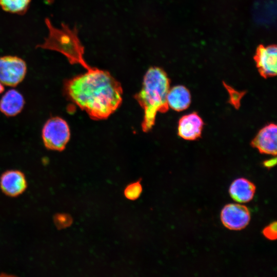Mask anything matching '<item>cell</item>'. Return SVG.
<instances>
[{"instance_id": "obj_4", "label": "cell", "mask_w": 277, "mask_h": 277, "mask_svg": "<svg viewBox=\"0 0 277 277\" xmlns=\"http://www.w3.org/2000/svg\"><path fill=\"white\" fill-rule=\"evenodd\" d=\"M42 137L45 147L51 150L61 151L65 149L70 138L67 122L59 116L49 118L44 124Z\"/></svg>"}, {"instance_id": "obj_6", "label": "cell", "mask_w": 277, "mask_h": 277, "mask_svg": "<svg viewBox=\"0 0 277 277\" xmlns=\"http://www.w3.org/2000/svg\"><path fill=\"white\" fill-rule=\"evenodd\" d=\"M223 224L230 230H239L245 228L250 220V213L246 206L239 204H229L221 211Z\"/></svg>"}, {"instance_id": "obj_8", "label": "cell", "mask_w": 277, "mask_h": 277, "mask_svg": "<svg viewBox=\"0 0 277 277\" xmlns=\"http://www.w3.org/2000/svg\"><path fill=\"white\" fill-rule=\"evenodd\" d=\"M277 128L270 124L262 128L251 142L252 146L260 153L275 155L277 150Z\"/></svg>"}, {"instance_id": "obj_1", "label": "cell", "mask_w": 277, "mask_h": 277, "mask_svg": "<svg viewBox=\"0 0 277 277\" xmlns=\"http://www.w3.org/2000/svg\"><path fill=\"white\" fill-rule=\"evenodd\" d=\"M87 70L65 81V93L91 118L106 119L122 103L121 85L107 71L92 67Z\"/></svg>"}, {"instance_id": "obj_3", "label": "cell", "mask_w": 277, "mask_h": 277, "mask_svg": "<svg viewBox=\"0 0 277 277\" xmlns=\"http://www.w3.org/2000/svg\"><path fill=\"white\" fill-rule=\"evenodd\" d=\"M45 23L49 30L48 35L37 48L57 51L64 55L71 64H80L86 70L91 68L84 57V47L76 28L71 29L63 24L61 28H57L48 18Z\"/></svg>"}, {"instance_id": "obj_7", "label": "cell", "mask_w": 277, "mask_h": 277, "mask_svg": "<svg viewBox=\"0 0 277 277\" xmlns=\"http://www.w3.org/2000/svg\"><path fill=\"white\" fill-rule=\"evenodd\" d=\"M27 187L23 172L17 170L5 171L0 177V188L4 193L10 197L22 194Z\"/></svg>"}, {"instance_id": "obj_18", "label": "cell", "mask_w": 277, "mask_h": 277, "mask_svg": "<svg viewBox=\"0 0 277 277\" xmlns=\"http://www.w3.org/2000/svg\"><path fill=\"white\" fill-rule=\"evenodd\" d=\"M276 163V159H273L269 160H267L264 163V165L266 167L269 168L275 165Z\"/></svg>"}, {"instance_id": "obj_19", "label": "cell", "mask_w": 277, "mask_h": 277, "mask_svg": "<svg viewBox=\"0 0 277 277\" xmlns=\"http://www.w3.org/2000/svg\"><path fill=\"white\" fill-rule=\"evenodd\" d=\"M4 91V85L0 82V94Z\"/></svg>"}, {"instance_id": "obj_10", "label": "cell", "mask_w": 277, "mask_h": 277, "mask_svg": "<svg viewBox=\"0 0 277 277\" xmlns=\"http://www.w3.org/2000/svg\"><path fill=\"white\" fill-rule=\"evenodd\" d=\"M204 123L201 117L195 112L183 116L178 124V134L186 140H194L202 133Z\"/></svg>"}, {"instance_id": "obj_16", "label": "cell", "mask_w": 277, "mask_h": 277, "mask_svg": "<svg viewBox=\"0 0 277 277\" xmlns=\"http://www.w3.org/2000/svg\"><path fill=\"white\" fill-rule=\"evenodd\" d=\"M263 235L270 240H275L276 239V222H274L264 228L263 231Z\"/></svg>"}, {"instance_id": "obj_15", "label": "cell", "mask_w": 277, "mask_h": 277, "mask_svg": "<svg viewBox=\"0 0 277 277\" xmlns=\"http://www.w3.org/2000/svg\"><path fill=\"white\" fill-rule=\"evenodd\" d=\"M142 192V186L140 181L128 184L124 190L126 198L134 201L137 199Z\"/></svg>"}, {"instance_id": "obj_13", "label": "cell", "mask_w": 277, "mask_h": 277, "mask_svg": "<svg viewBox=\"0 0 277 277\" xmlns=\"http://www.w3.org/2000/svg\"><path fill=\"white\" fill-rule=\"evenodd\" d=\"M167 102L169 108L177 111L186 109L191 103V94L184 86L173 87L168 92Z\"/></svg>"}, {"instance_id": "obj_17", "label": "cell", "mask_w": 277, "mask_h": 277, "mask_svg": "<svg viewBox=\"0 0 277 277\" xmlns=\"http://www.w3.org/2000/svg\"><path fill=\"white\" fill-rule=\"evenodd\" d=\"M54 221L56 225L60 228L67 227L71 224L72 222L70 216L64 214L56 215Z\"/></svg>"}, {"instance_id": "obj_9", "label": "cell", "mask_w": 277, "mask_h": 277, "mask_svg": "<svg viewBox=\"0 0 277 277\" xmlns=\"http://www.w3.org/2000/svg\"><path fill=\"white\" fill-rule=\"evenodd\" d=\"M255 61L259 70L264 77L275 76L277 71V50L275 46H268L260 48Z\"/></svg>"}, {"instance_id": "obj_12", "label": "cell", "mask_w": 277, "mask_h": 277, "mask_svg": "<svg viewBox=\"0 0 277 277\" xmlns=\"http://www.w3.org/2000/svg\"><path fill=\"white\" fill-rule=\"evenodd\" d=\"M255 192V186L253 183L245 178L235 180L231 184L229 189L232 199L239 203H247L251 201Z\"/></svg>"}, {"instance_id": "obj_5", "label": "cell", "mask_w": 277, "mask_h": 277, "mask_svg": "<svg viewBox=\"0 0 277 277\" xmlns=\"http://www.w3.org/2000/svg\"><path fill=\"white\" fill-rule=\"evenodd\" d=\"M27 65L16 56L6 55L0 57V82L6 86L15 87L24 79Z\"/></svg>"}, {"instance_id": "obj_2", "label": "cell", "mask_w": 277, "mask_h": 277, "mask_svg": "<svg viewBox=\"0 0 277 277\" xmlns=\"http://www.w3.org/2000/svg\"><path fill=\"white\" fill-rule=\"evenodd\" d=\"M169 89V79L162 69L152 67L148 69L144 76L142 89L134 96L144 110L142 123L144 132L151 129L157 112L168 111L167 96Z\"/></svg>"}, {"instance_id": "obj_14", "label": "cell", "mask_w": 277, "mask_h": 277, "mask_svg": "<svg viewBox=\"0 0 277 277\" xmlns=\"http://www.w3.org/2000/svg\"><path fill=\"white\" fill-rule=\"evenodd\" d=\"M31 0H0L3 10L12 13L22 14L27 10Z\"/></svg>"}, {"instance_id": "obj_11", "label": "cell", "mask_w": 277, "mask_h": 277, "mask_svg": "<svg viewBox=\"0 0 277 277\" xmlns=\"http://www.w3.org/2000/svg\"><path fill=\"white\" fill-rule=\"evenodd\" d=\"M24 105L23 95L15 89H10L0 100V111L7 116H14L22 111Z\"/></svg>"}]
</instances>
